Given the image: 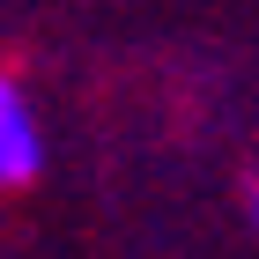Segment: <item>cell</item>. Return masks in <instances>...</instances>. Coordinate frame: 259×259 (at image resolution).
Here are the masks:
<instances>
[{
  "label": "cell",
  "mask_w": 259,
  "mask_h": 259,
  "mask_svg": "<svg viewBox=\"0 0 259 259\" xmlns=\"http://www.w3.org/2000/svg\"><path fill=\"white\" fill-rule=\"evenodd\" d=\"M45 163V134H37V111L22 97L15 74H0V185H30Z\"/></svg>",
  "instance_id": "cell-1"
}]
</instances>
